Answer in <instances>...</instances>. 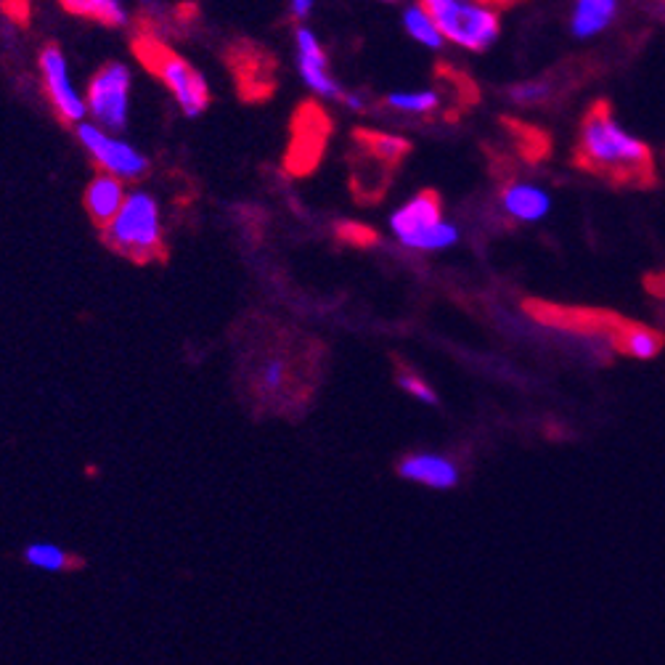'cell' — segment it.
Here are the masks:
<instances>
[{"instance_id": "6da1fadb", "label": "cell", "mask_w": 665, "mask_h": 665, "mask_svg": "<svg viewBox=\"0 0 665 665\" xmlns=\"http://www.w3.org/2000/svg\"><path fill=\"white\" fill-rule=\"evenodd\" d=\"M575 167L597 175L615 189H655L658 167L650 146L615 122L610 101L599 99L586 109L573 152Z\"/></svg>"}, {"instance_id": "7a4b0ae2", "label": "cell", "mask_w": 665, "mask_h": 665, "mask_svg": "<svg viewBox=\"0 0 665 665\" xmlns=\"http://www.w3.org/2000/svg\"><path fill=\"white\" fill-rule=\"evenodd\" d=\"M130 46H133L136 59L149 69V75L157 77L159 83L173 93V99L178 101L183 114L197 117V114H202L210 106V88H207L205 77L199 75L197 69L191 67L183 56H178L173 48L167 46L165 40L157 38L149 24H138Z\"/></svg>"}, {"instance_id": "3957f363", "label": "cell", "mask_w": 665, "mask_h": 665, "mask_svg": "<svg viewBox=\"0 0 665 665\" xmlns=\"http://www.w3.org/2000/svg\"><path fill=\"white\" fill-rule=\"evenodd\" d=\"M109 250L128 257L133 263H165L167 244L159 223V207L149 194H130L120 215L101 231Z\"/></svg>"}, {"instance_id": "277c9868", "label": "cell", "mask_w": 665, "mask_h": 665, "mask_svg": "<svg viewBox=\"0 0 665 665\" xmlns=\"http://www.w3.org/2000/svg\"><path fill=\"white\" fill-rule=\"evenodd\" d=\"M289 130H292V138L284 152V170L292 178H305L321 165L334 122L318 101H303L292 114Z\"/></svg>"}, {"instance_id": "5b68a950", "label": "cell", "mask_w": 665, "mask_h": 665, "mask_svg": "<svg viewBox=\"0 0 665 665\" xmlns=\"http://www.w3.org/2000/svg\"><path fill=\"white\" fill-rule=\"evenodd\" d=\"M395 236L416 250H443L456 242V228L443 223V205L435 191H419L390 218Z\"/></svg>"}, {"instance_id": "8992f818", "label": "cell", "mask_w": 665, "mask_h": 665, "mask_svg": "<svg viewBox=\"0 0 665 665\" xmlns=\"http://www.w3.org/2000/svg\"><path fill=\"white\" fill-rule=\"evenodd\" d=\"M522 308L528 316L536 318L538 324L581 334V337L605 340L610 348H613L615 337L626 324V318L602 308H575V305H557L546 303V300H525Z\"/></svg>"}, {"instance_id": "52a82bcc", "label": "cell", "mask_w": 665, "mask_h": 665, "mask_svg": "<svg viewBox=\"0 0 665 665\" xmlns=\"http://www.w3.org/2000/svg\"><path fill=\"white\" fill-rule=\"evenodd\" d=\"M226 64L244 101L257 104L276 93V59L263 46L252 40H236L234 46H228Z\"/></svg>"}, {"instance_id": "ba28073f", "label": "cell", "mask_w": 665, "mask_h": 665, "mask_svg": "<svg viewBox=\"0 0 665 665\" xmlns=\"http://www.w3.org/2000/svg\"><path fill=\"white\" fill-rule=\"evenodd\" d=\"M130 72L117 61H109L88 83V109L109 130H125L128 125Z\"/></svg>"}, {"instance_id": "9c48e42d", "label": "cell", "mask_w": 665, "mask_h": 665, "mask_svg": "<svg viewBox=\"0 0 665 665\" xmlns=\"http://www.w3.org/2000/svg\"><path fill=\"white\" fill-rule=\"evenodd\" d=\"M432 22L438 24L443 38L454 40L456 46L469 48V51H485L499 38V16L467 0H456L454 6Z\"/></svg>"}, {"instance_id": "30bf717a", "label": "cell", "mask_w": 665, "mask_h": 665, "mask_svg": "<svg viewBox=\"0 0 665 665\" xmlns=\"http://www.w3.org/2000/svg\"><path fill=\"white\" fill-rule=\"evenodd\" d=\"M80 144L88 149L91 159L104 170V173L120 178V181H141L149 173V159L125 141L106 136L104 130L93 128V125H80L77 128Z\"/></svg>"}, {"instance_id": "8fae6325", "label": "cell", "mask_w": 665, "mask_h": 665, "mask_svg": "<svg viewBox=\"0 0 665 665\" xmlns=\"http://www.w3.org/2000/svg\"><path fill=\"white\" fill-rule=\"evenodd\" d=\"M40 72H43V88L51 101L53 112L64 125H77L85 117V101L77 96L67 77V61L56 43L43 48L40 53Z\"/></svg>"}, {"instance_id": "7c38bea8", "label": "cell", "mask_w": 665, "mask_h": 665, "mask_svg": "<svg viewBox=\"0 0 665 665\" xmlns=\"http://www.w3.org/2000/svg\"><path fill=\"white\" fill-rule=\"evenodd\" d=\"M395 475L432 491H451L459 485V469L440 454H409L395 464Z\"/></svg>"}, {"instance_id": "4fadbf2b", "label": "cell", "mask_w": 665, "mask_h": 665, "mask_svg": "<svg viewBox=\"0 0 665 665\" xmlns=\"http://www.w3.org/2000/svg\"><path fill=\"white\" fill-rule=\"evenodd\" d=\"M297 64H300V75H303L310 91L329 96V99L345 101L348 93H342L340 85L329 77V64H326L324 48H321V43L316 40V35L305 30V27L297 30Z\"/></svg>"}, {"instance_id": "5bb4252c", "label": "cell", "mask_w": 665, "mask_h": 665, "mask_svg": "<svg viewBox=\"0 0 665 665\" xmlns=\"http://www.w3.org/2000/svg\"><path fill=\"white\" fill-rule=\"evenodd\" d=\"M393 183V170L358 149L350 159V189L363 205H377Z\"/></svg>"}, {"instance_id": "9a60e30c", "label": "cell", "mask_w": 665, "mask_h": 665, "mask_svg": "<svg viewBox=\"0 0 665 665\" xmlns=\"http://www.w3.org/2000/svg\"><path fill=\"white\" fill-rule=\"evenodd\" d=\"M125 199L128 197H125L120 178H114L109 173H99L91 181V186L85 189V210H88L93 223L104 231L120 215Z\"/></svg>"}, {"instance_id": "2e32d148", "label": "cell", "mask_w": 665, "mask_h": 665, "mask_svg": "<svg viewBox=\"0 0 665 665\" xmlns=\"http://www.w3.org/2000/svg\"><path fill=\"white\" fill-rule=\"evenodd\" d=\"M435 77H438V96L440 101L446 99V117L454 120L464 109L477 104V85L469 80L464 72L448 67V64H438L435 67Z\"/></svg>"}, {"instance_id": "e0dca14e", "label": "cell", "mask_w": 665, "mask_h": 665, "mask_svg": "<svg viewBox=\"0 0 665 665\" xmlns=\"http://www.w3.org/2000/svg\"><path fill=\"white\" fill-rule=\"evenodd\" d=\"M24 565L35 567V570H46V573H80L88 567V560L83 554L67 552L56 544L46 541H32L22 549Z\"/></svg>"}, {"instance_id": "ac0fdd59", "label": "cell", "mask_w": 665, "mask_h": 665, "mask_svg": "<svg viewBox=\"0 0 665 665\" xmlns=\"http://www.w3.org/2000/svg\"><path fill=\"white\" fill-rule=\"evenodd\" d=\"M353 141H356L361 152L371 154V157L379 159V162L390 167V170H395V167L401 165L403 159L411 154V144L406 138L379 133V130L356 128L353 130Z\"/></svg>"}, {"instance_id": "d6986e66", "label": "cell", "mask_w": 665, "mask_h": 665, "mask_svg": "<svg viewBox=\"0 0 665 665\" xmlns=\"http://www.w3.org/2000/svg\"><path fill=\"white\" fill-rule=\"evenodd\" d=\"M665 345V337L650 326L639 324V321H631L626 318V324L618 332L613 342V350L623 353V356L631 358H655L660 353V348Z\"/></svg>"}, {"instance_id": "ffe728a7", "label": "cell", "mask_w": 665, "mask_h": 665, "mask_svg": "<svg viewBox=\"0 0 665 665\" xmlns=\"http://www.w3.org/2000/svg\"><path fill=\"white\" fill-rule=\"evenodd\" d=\"M501 202L507 207V212L512 218L520 220H538L544 218L546 210H549V197L544 191L533 189V186H525V183H504L501 189Z\"/></svg>"}, {"instance_id": "44dd1931", "label": "cell", "mask_w": 665, "mask_h": 665, "mask_svg": "<svg viewBox=\"0 0 665 665\" xmlns=\"http://www.w3.org/2000/svg\"><path fill=\"white\" fill-rule=\"evenodd\" d=\"M618 11V0H578L573 14V32L578 38H589L605 30Z\"/></svg>"}, {"instance_id": "7402d4cb", "label": "cell", "mask_w": 665, "mask_h": 665, "mask_svg": "<svg viewBox=\"0 0 665 665\" xmlns=\"http://www.w3.org/2000/svg\"><path fill=\"white\" fill-rule=\"evenodd\" d=\"M64 11L101 27H122L125 24V8L120 0H59Z\"/></svg>"}, {"instance_id": "603a6c76", "label": "cell", "mask_w": 665, "mask_h": 665, "mask_svg": "<svg viewBox=\"0 0 665 665\" xmlns=\"http://www.w3.org/2000/svg\"><path fill=\"white\" fill-rule=\"evenodd\" d=\"M504 128L512 133L514 144H517V154L528 162H541L552 152V141L546 136L544 130L533 128L528 122L522 120H504Z\"/></svg>"}, {"instance_id": "cb8c5ba5", "label": "cell", "mask_w": 665, "mask_h": 665, "mask_svg": "<svg viewBox=\"0 0 665 665\" xmlns=\"http://www.w3.org/2000/svg\"><path fill=\"white\" fill-rule=\"evenodd\" d=\"M289 377H292V363L284 356H268L255 371V393L265 395V398H276L289 387Z\"/></svg>"}, {"instance_id": "d4e9b609", "label": "cell", "mask_w": 665, "mask_h": 665, "mask_svg": "<svg viewBox=\"0 0 665 665\" xmlns=\"http://www.w3.org/2000/svg\"><path fill=\"white\" fill-rule=\"evenodd\" d=\"M403 22H406V30H409L411 38H416L419 43H424L427 48H443V35H440L438 24L432 22V16L424 11L422 6H411L406 8V16H403Z\"/></svg>"}, {"instance_id": "484cf974", "label": "cell", "mask_w": 665, "mask_h": 665, "mask_svg": "<svg viewBox=\"0 0 665 665\" xmlns=\"http://www.w3.org/2000/svg\"><path fill=\"white\" fill-rule=\"evenodd\" d=\"M395 112H414V114H430L432 109H438L440 96L438 91H419V93H393L385 101Z\"/></svg>"}, {"instance_id": "4316f807", "label": "cell", "mask_w": 665, "mask_h": 665, "mask_svg": "<svg viewBox=\"0 0 665 665\" xmlns=\"http://www.w3.org/2000/svg\"><path fill=\"white\" fill-rule=\"evenodd\" d=\"M334 234L337 239L350 247H361V250H369V247H377L379 244V234L366 223H358V220H340L337 226H334Z\"/></svg>"}, {"instance_id": "83f0119b", "label": "cell", "mask_w": 665, "mask_h": 665, "mask_svg": "<svg viewBox=\"0 0 665 665\" xmlns=\"http://www.w3.org/2000/svg\"><path fill=\"white\" fill-rule=\"evenodd\" d=\"M395 379H398V385H401L406 393L414 395V398H419L422 403H432V406L438 403V395H435V390H432V387L427 385L422 377H416L411 369H401Z\"/></svg>"}, {"instance_id": "f1b7e54d", "label": "cell", "mask_w": 665, "mask_h": 665, "mask_svg": "<svg viewBox=\"0 0 665 665\" xmlns=\"http://www.w3.org/2000/svg\"><path fill=\"white\" fill-rule=\"evenodd\" d=\"M0 11L19 27H27L32 19V0H0Z\"/></svg>"}, {"instance_id": "f546056e", "label": "cell", "mask_w": 665, "mask_h": 665, "mask_svg": "<svg viewBox=\"0 0 665 665\" xmlns=\"http://www.w3.org/2000/svg\"><path fill=\"white\" fill-rule=\"evenodd\" d=\"M546 88L538 83H525L512 88V99L520 101V104H536L538 99H544Z\"/></svg>"}, {"instance_id": "4dcf8cb0", "label": "cell", "mask_w": 665, "mask_h": 665, "mask_svg": "<svg viewBox=\"0 0 665 665\" xmlns=\"http://www.w3.org/2000/svg\"><path fill=\"white\" fill-rule=\"evenodd\" d=\"M644 289H647L652 297H660V300H665V271L647 273V276H644Z\"/></svg>"}, {"instance_id": "1f68e13d", "label": "cell", "mask_w": 665, "mask_h": 665, "mask_svg": "<svg viewBox=\"0 0 665 665\" xmlns=\"http://www.w3.org/2000/svg\"><path fill=\"white\" fill-rule=\"evenodd\" d=\"M419 3H422V8L432 16V19H438L443 11H448V8L454 6L456 0H419Z\"/></svg>"}, {"instance_id": "d6a6232c", "label": "cell", "mask_w": 665, "mask_h": 665, "mask_svg": "<svg viewBox=\"0 0 665 665\" xmlns=\"http://www.w3.org/2000/svg\"><path fill=\"white\" fill-rule=\"evenodd\" d=\"M313 3H316V0H292V14H295L297 19H305V16L310 14Z\"/></svg>"}, {"instance_id": "836d02e7", "label": "cell", "mask_w": 665, "mask_h": 665, "mask_svg": "<svg viewBox=\"0 0 665 665\" xmlns=\"http://www.w3.org/2000/svg\"><path fill=\"white\" fill-rule=\"evenodd\" d=\"M475 3L483 8H509L514 3H520V0H475Z\"/></svg>"}]
</instances>
